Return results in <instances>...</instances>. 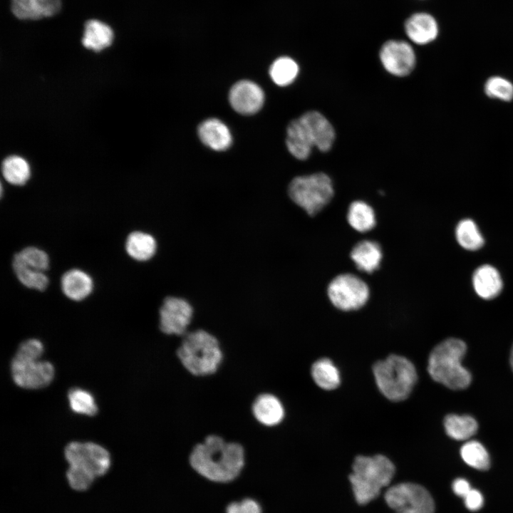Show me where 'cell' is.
Segmentation results:
<instances>
[{"instance_id":"cell-37","label":"cell","mask_w":513,"mask_h":513,"mask_svg":"<svg viewBox=\"0 0 513 513\" xmlns=\"http://www.w3.org/2000/svg\"><path fill=\"white\" fill-rule=\"evenodd\" d=\"M452 489L455 494L464 498L472 488L466 480L458 478L453 482Z\"/></svg>"},{"instance_id":"cell-38","label":"cell","mask_w":513,"mask_h":513,"mask_svg":"<svg viewBox=\"0 0 513 513\" xmlns=\"http://www.w3.org/2000/svg\"><path fill=\"white\" fill-rule=\"evenodd\" d=\"M510 364H511L512 368L513 370V346L512 348L511 353H510Z\"/></svg>"},{"instance_id":"cell-17","label":"cell","mask_w":513,"mask_h":513,"mask_svg":"<svg viewBox=\"0 0 513 513\" xmlns=\"http://www.w3.org/2000/svg\"><path fill=\"white\" fill-rule=\"evenodd\" d=\"M94 283L91 276L80 269H71L61 276V289L66 297L73 301H81L93 292Z\"/></svg>"},{"instance_id":"cell-16","label":"cell","mask_w":513,"mask_h":513,"mask_svg":"<svg viewBox=\"0 0 513 513\" xmlns=\"http://www.w3.org/2000/svg\"><path fill=\"white\" fill-rule=\"evenodd\" d=\"M405 31L415 43L425 45L433 41L439 33L435 19L430 14L418 12L411 15L405 21Z\"/></svg>"},{"instance_id":"cell-3","label":"cell","mask_w":513,"mask_h":513,"mask_svg":"<svg viewBox=\"0 0 513 513\" xmlns=\"http://www.w3.org/2000/svg\"><path fill=\"white\" fill-rule=\"evenodd\" d=\"M335 138V130L329 120L320 112L309 110L288 125L286 145L295 158L304 160L313 147L321 152L330 150Z\"/></svg>"},{"instance_id":"cell-33","label":"cell","mask_w":513,"mask_h":513,"mask_svg":"<svg viewBox=\"0 0 513 513\" xmlns=\"http://www.w3.org/2000/svg\"><path fill=\"white\" fill-rule=\"evenodd\" d=\"M14 256L25 266L37 271L45 272L50 266V258L48 254L44 250L34 246L24 247L16 253Z\"/></svg>"},{"instance_id":"cell-23","label":"cell","mask_w":513,"mask_h":513,"mask_svg":"<svg viewBox=\"0 0 513 513\" xmlns=\"http://www.w3.org/2000/svg\"><path fill=\"white\" fill-rule=\"evenodd\" d=\"M125 249L131 259L138 261H146L155 255L157 243L151 234L142 231H134L127 236Z\"/></svg>"},{"instance_id":"cell-2","label":"cell","mask_w":513,"mask_h":513,"mask_svg":"<svg viewBox=\"0 0 513 513\" xmlns=\"http://www.w3.org/2000/svg\"><path fill=\"white\" fill-rule=\"evenodd\" d=\"M176 356L182 367L196 377L216 373L224 360L219 340L204 328L189 331L180 337Z\"/></svg>"},{"instance_id":"cell-5","label":"cell","mask_w":513,"mask_h":513,"mask_svg":"<svg viewBox=\"0 0 513 513\" xmlns=\"http://www.w3.org/2000/svg\"><path fill=\"white\" fill-rule=\"evenodd\" d=\"M465 343L448 338L437 344L428 357V371L436 382L453 390H462L471 383V374L461 361L466 353Z\"/></svg>"},{"instance_id":"cell-12","label":"cell","mask_w":513,"mask_h":513,"mask_svg":"<svg viewBox=\"0 0 513 513\" xmlns=\"http://www.w3.org/2000/svg\"><path fill=\"white\" fill-rule=\"evenodd\" d=\"M193 309L185 300L167 297L159 311V328L167 336L182 337L189 331Z\"/></svg>"},{"instance_id":"cell-30","label":"cell","mask_w":513,"mask_h":513,"mask_svg":"<svg viewBox=\"0 0 513 513\" xmlns=\"http://www.w3.org/2000/svg\"><path fill=\"white\" fill-rule=\"evenodd\" d=\"M299 70V66L294 60L282 56L273 62L269 68V75L276 85L286 86L296 79Z\"/></svg>"},{"instance_id":"cell-21","label":"cell","mask_w":513,"mask_h":513,"mask_svg":"<svg viewBox=\"0 0 513 513\" xmlns=\"http://www.w3.org/2000/svg\"><path fill=\"white\" fill-rule=\"evenodd\" d=\"M350 256L359 270L372 273L379 267L383 254L377 242L362 240L353 247Z\"/></svg>"},{"instance_id":"cell-22","label":"cell","mask_w":513,"mask_h":513,"mask_svg":"<svg viewBox=\"0 0 513 513\" xmlns=\"http://www.w3.org/2000/svg\"><path fill=\"white\" fill-rule=\"evenodd\" d=\"M113 38V31L108 24L90 19L85 23L81 41L85 48L98 52L110 46Z\"/></svg>"},{"instance_id":"cell-32","label":"cell","mask_w":513,"mask_h":513,"mask_svg":"<svg viewBox=\"0 0 513 513\" xmlns=\"http://www.w3.org/2000/svg\"><path fill=\"white\" fill-rule=\"evenodd\" d=\"M460 455L464 462L469 466L479 470H487L489 467L490 460L485 447L479 442L471 440L461 447Z\"/></svg>"},{"instance_id":"cell-9","label":"cell","mask_w":513,"mask_h":513,"mask_svg":"<svg viewBox=\"0 0 513 513\" xmlns=\"http://www.w3.org/2000/svg\"><path fill=\"white\" fill-rule=\"evenodd\" d=\"M331 304L343 311H356L368 301L370 291L367 284L357 276L346 273L334 277L327 287Z\"/></svg>"},{"instance_id":"cell-14","label":"cell","mask_w":513,"mask_h":513,"mask_svg":"<svg viewBox=\"0 0 513 513\" xmlns=\"http://www.w3.org/2000/svg\"><path fill=\"white\" fill-rule=\"evenodd\" d=\"M251 412L255 420L267 428L281 425L286 418L284 402L276 395L264 392L257 395L251 405Z\"/></svg>"},{"instance_id":"cell-20","label":"cell","mask_w":513,"mask_h":513,"mask_svg":"<svg viewBox=\"0 0 513 513\" xmlns=\"http://www.w3.org/2000/svg\"><path fill=\"white\" fill-rule=\"evenodd\" d=\"M472 284L477 294L487 300L497 296L503 286L499 271L489 264L482 265L475 271Z\"/></svg>"},{"instance_id":"cell-1","label":"cell","mask_w":513,"mask_h":513,"mask_svg":"<svg viewBox=\"0 0 513 513\" xmlns=\"http://www.w3.org/2000/svg\"><path fill=\"white\" fill-rule=\"evenodd\" d=\"M246 450L238 442L209 434L197 443L188 456L191 467L201 476L217 482L234 480L245 465Z\"/></svg>"},{"instance_id":"cell-8","label":"cell","mask_w":513,"mask_h":513,"mask_svg":"<svg viewBox=\"0 0 513 513\" xmlns=\"http://www.w3.org/2000/svg\"><path fill=\"white\" fill-rule=\"evenodd\" d=\"M288 193L291 200L309 215L321 211L334 195L333 183L323 172L299 176L290 182Z\"/></svg>"},{"instance_id":"cell-19","label":"cell","mask_w":513,"mask_h":513,"mask_svg":"<svg viewBox=\"0 0 513 513\" xmlns=\"http://www.w3.org/2000/svg\"><path fill=\"white\" fill-rule=\"evenodd\" d=\"M198 135L205 145L217 151L227 150L232 142L229 128L216 118H209L203 121L199 125Z\"/></svg>"},{"instance_id":"cell-36","label":"cell","mask_w":513,"mask_h":513,"mask_svg":"<svg viewBox=\"0 0 513 513\" xmlns=\"http://www.w3.org/2000/svg\"><path fill=\"white\" fill-rule=\"evenodd\" d=\"M465 504L470 511H477L483 505V497L477 489H472L464 497Z\"/></svg>"},{"instance_id":"cell-15","label":"cell","mask_w":513,"mask_h":513,"mask_svg":"<svg viewBox=\"0 0 513 513\" xmlns=\"http://www.w3.org/2000/svg\"><path fill=\"white\" fill-rule=\"evenodd\" d=\"M229 103L234 110L243 115L256 113L263 105L264 94L262 89L250 81H240L230 89Z\"/></svg>"},{"instance_id":"cell-11","label":"cell","mask_w":513,"mask_h":513,"mask_svg":"<svg viewBox=\"0 0 513 513\" xmlns=\"http://www.w3.org/2000/svg\"><path fill=\"white\" fill-rule=\"evenodd\" d=\"M11 372L18 386L33 390L48 386L55 376V368L51 362L16 354L11 363Z\"/></svg>"},{"instance_id":"cell-13","label":"cell","mask_w":513,"mask_h":513,"mask_svg":"<svg viewBox=\"0 0 513 513\" xmlns=\"http://www.w3.org/2000/svg\"><path fill=\"white\" fill-rule=\"evenodd\" d=\"M379 58L384 68L390 74L404 77L414 69L416 56L413 47L406 41L390 40L383 44Z\"/></svg>"},{"instance_id":"cell-6","label":"cell","mask_w":513,"mask_h":513,"mask_svg":"<svg viewBox=\"0 0 513 513\" xmlns=\"http://www.w3.org/2000/svg\"><path fill=\"white\" fill-rule=\"evenodd\" d=\"M394 474L393 463L383 455L357 456L349 475L356 502L366 504L375 499L390 483Z\"/></svg>"},{"instance_id":"cell-31","label":"cell","mask_w":513,"mask_h":513,"mask_svg":"<svg viewBox=\"0 0 513 513\" xmlns=\"http://www.w3.org/2000/svg\"><path fill=\"white\" fill-rule=\"evenodd\" d=\"M68 403L71 409L76 413L94 416L98 408L93 395L81 388H71L68 393Z\"/></svg>"},{"instance_id":"cell-27","label":"cell","mask_w":513,"mask_h":513,"mask_svg":"<svg viewBox=\"0 0 513 513\" xmlns=\"http://www.w3.org/2000/svg\"><path fill=\"white\" fill-rule=\"evenodd\" d=\"M11 266L19 281L25 287L39 291H45L49 279L43 271L31 269L13 256Z\"/></svg>"},{"instance_id":"cell-34","label":"cell","mask_w":513,"mask_h":513,"mask_svg":"<svg viewBox=\"0 0 513 513\" xmlns=\"http://www.w3.org/2000/svg\"><path fill=\"white\" fill-rule=\"evenodd\" d=\"M484 91L489 97L504 101L513 98V84L500 76L489 78L485 83Z\"/></svg>"},{"instance_id":"cell-25","label":"cell","mask_w":513,"mask_h":513,"mask_svg":"<svg viewBox=\"0 0 513 513\" xmlns=\"http://www.w3.org/2000/svg\"><path fill=\"white\" fill-rule=\"evenodd\" d=\"M347 220L350 226L359 232H368L376 224L373 209L361 200L354 201L349 205Z\"/></svg>"},{"instance_id":"cell-18","label":"cell","mask_w":513,"mask_h":513,"mask_svg":"<svg viewBox=\"0 0 513 513\" xmlns=\"http://www.w3.org/2000/svg\"><path fill=\"white\" fill-rule=\"evenodd\" d=\"M13 14L21 20H37L57 14L61 0H11Z\"/></svg>"},{"instance_id":"cell-28","label":"cell","mask_w":513,"mask_h":513,"mask_svg":"<svg viewBox=\"0 0 513 513\" xmlns=\"http://www.w3.org/2000/svg\"><path fill=\"white\" fill-rule=\"evenodd\" d=\"M1 170L4 179L14 185H24L30 177L29 165L19 156L14 155L6 158L2 163Z\"/></svg>"},{"instance_id":"cell-7","label":"cell","mask_w":513,"mask_h":513,"mask_svg":"<svg viewBox=\"0 0 513 513\" xmlns=\"http://www.w3.org/2000/svg\"><path fill=\"white\" fill-rule=\"evenodd\" d=\"M375 384L389 400L400 402L411 393L418 379L413 363L405 357L391 354L372 367Z\"/></svg>"},{"instance_id":"cell-10","label":"cell","mask_w":513,"mask_h":513,"mask_svg":"<svg viewBox=\"0 0 513 513\" xmlns=\"http://www.w3.org/2000/svg\"><path fill=\"white\" fill-rule=\"evenodd\" d=\"M386 504L395 513H434L433 499L421 485L404 482L390 487L384 495Z\"/></svg>"},{"instance_id":"cell-26","label":"cell","mask_w":513,"mask_h":513,"mask_svg":"<svg viewBox=\"0 0 513 513\" xmlns=\"http://www.w3.org/2000/svg\"><path fill=\"white\" fill-rule=\"evenodd\" d=\"M444 427L449 437L457 440H464L476 433L478 425L470 415L450 414L445 418Z\"/></svg>"},{"instance_id":"cell-35","label":"cell","mask_w":513,"mask_h":513,"mask_svg":"<svg viewBox=\"0 0 513 513\" xmlns=\"http://www.w3.org/2000/svg\"><path fill=\"white\" fill-rule=\"evenodd\" d=\"M226 513H261V510L256 502L251 499H245L229 504Z\"/></svg>"},{"instance_id":"cell-29","label":"cell","mask_w":513,"mask_h":513,"mask_svg":"<svg viewBox=\"0 0 513 513\" xmlns=\"http://www.w3.org/2000/svg\"><path fill=\"white\" fill-rule=\"evenodd\" d=\"M455 236L459 244L467 250H477L484 242L477 226L470 219H462L457 224Z\"/></svg>"},{"instance_id":"cell-4","label":"cell","mask_w":513,"mask_h":513,"mask_svg":"<svg viewBox=\"0 0 513 513\" xmlns=\"http://www.w3.org/2000/svg\"><path fill=\"white\" fill-rule=\"evenodd\" d=\"M64 455L69 465L68 482L77 491L87 489L96 477L108 471L111 463L108 451L92 442H71L66 446Z\"/></svg>"},{"instance_id":"cell-24","label":"cell","mask_w":513,"mask_h":513,"mask_svg":"<svg viewBox=\"0 0 513 513\" xmlns=\"http://www.w3.org/2000/svg\"><path fill=\"white\" fill-rule=\"evenodd\" d=\"M310 371L314 382L318 387L325 390H334L341 383L339 370L328 358H321L316 361L311 365Z\"/></svg>"}]
</instances>
